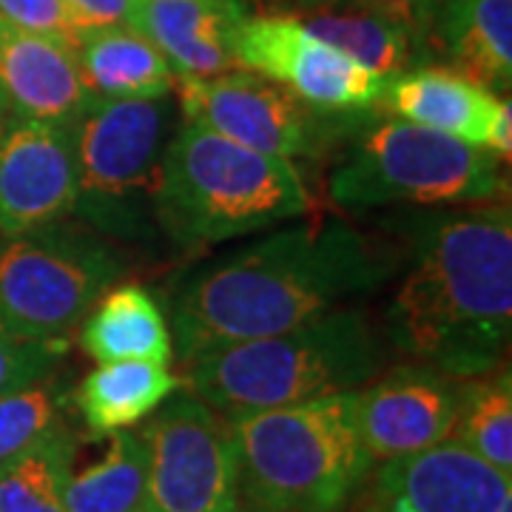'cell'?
<instances>
[{
	"mask_svg": "<svg viewBox=\"0 0 512 512\" xmlns=\"http://www.w3.org/2000/svg\"><path fill=\"white\" fill-rule=\"evenodd\" d=\"M80 348L94 362H157L174 356L171 330L157 299L140 285L109 288L80 322Z\"/></svg>",
	"mask_w": 512,
	"mask_h": 512,
	"instance_id": "cell-20",
	"label": "cell"
},
{
	"mask_svg": "<svg viewBox=\"0 0 512 512\" xmlns=\"http://www.w3.org/2000/svg\"><path fill=\"white\" fill-rule=\"evenodd\" d=\"M464 379L410 362L356 390V427L376 461L413 456L453 436Z\"/></svg>",
	"mask_w": 512,
	"mask_h": 512,
	"instance_id": "cell-13",
	"label": "cell"
},
{
	"mask_svg": "<svg viewBox=\"0 0 512 512\" xmlns=\"http://www.w3.org/2000/svg\"><path fill=\"white\" fill-rule=\"evenodd\" d=\"M407 271L384 308V339L413 362L476 379L512 336L510 202L439 205L404 220Z\"/></svg>",
	"mask_w": 512,
	"mask_h": 512,
	"instance_id": "cell-2",
	"label": "cell"
},
{
	"mask_svg": "<svg viewBox=\"0 0 512 512\" xmlns=\"http://www.w3.org/2000/svg\"><path fill=\"white\" fill-rule=\"evenodd\" d=\"M237 512H265V510H254V507H248V510H239L237 507Z\"/></svg>",
	"mask_w": 512,
	"mask_h": 512,
	"instance_id": "cell-33",
	"label": "cell"
},
{
	"mask_svg": "<svg viewBox=\"0 0 512 512\" xmlns=\"http://www.w3.org/2000/svg\"><path fill=\"white\" fill-rule=\"evenodd\" d=\"M140 433L148 447L143 512H237L239 456L225 416L194 393H171Z\"/></svg>",
	"mask_w": 512,
	"mask_h": 512,
	"instance_id": "cell-9",
	"label": "cell"
},
{
	"mask_svg": "<svg viewBox=\"0 0 512 512\" xmlns=\"http://www.w3.org/2000/svg\"><path fill=\"white\" fill-rule=\"evenodd\" d=\"M399 271L402 251L387 239L345 220L299 222L188 271L171 296V345L191 365L348 308Z\"/></svg>",
	"mask_w": 512,
	"mask_h": 512,
	"instance_id": "cell-1",
	"label": "cell"
},
{
	"mask_svg": "<svg viewBox=\"0 0 512 512\" xmlns=\"http://www.w3.org/2000/svg\"><path fill=\"white\" fill-rule=\"evenodd\" d=\"M63 393L52 379L0 396V464L63 424Z\"/></svg>",
	"mask_w": 512,
	"mask_h": 512,
	"instance_id": "cell-26",
	"label": "cell"
},
{
	"mask_svg": "<svg viewBox=\"0 0 512 512\" xmlns=\"http://www.w3.org/2000/svg\"><path fill=\"white\" fill-rule=\"evenodd\" d=\"M436 3L439 0H285V6L296 15L322 12V9H350V12H376V15L404 20L407 26H413L419 32L421 43H424ZM424 52H427V46H424Z\"/></svg>",
	"mask_w": 512,
	"mask_h": 512,
	"instance_id": "cell-29",
	"label": "cell"
},
{
	"mask_svg": "<svg viewBox=\"0 0 512 512\" xmlns=\"http://www.w3.org/2000/svg\"><path fill=\"white\" fill-rule=\"evenodd\" d=\"M311 211L291 160L180 123L163 154L154 222L171 242L197 251L268 231Z\"/></svg>",
	"mask_w": 512,
	"mask_h": 512,
	"instance_id": "cell-4",
	"label": "cell"
},
{
	"mask_svg": "<svg viewBox=\"0 0 512 512\" xmlns=\"http://www.w3.org/2000/svg\"><path fill=\"white\" fill-rule=\"evenodd\" d=\"M424 46L427 63L441 60L487 92H510L512 0H439Z\"/></svg>",
	"mask_w": 512,
	"mask_h": 512,
	"instance_id": "cell-17",
	"label": "cell"
},
{
	"mask_svg": "<svg viewBox=\"0 0 512 512\" xmlns=\"http://www.w3.org/2000/svg\"><path fill=\"white\" fill-rule=\"evenodd\" d=\"M484 148L495 154L498 160H510L512 154V106L510 100H498V109L493 114V123L487 128V143Z\"/></svg>",
	"mask_w": 512,
	"mask_h": 512,
	"instance_id": "cell-30",
	"label": "cell"
},
{
	"mask_svg": "<svg viewBox=\"0 0 512 512\" xmlns=\"http://www.w3.org/2000/svg\"><path fill=\"white\" fill-rule=\"evenodd\" d=\"M0 20L37 32V35L63 40L66 46H77L80 35L92 26L83 20L66 0H0Z\"/></svg>",
	"mask_w": 512,
	"mask_h": 512,
	"instance_id": "cell-28",
	"label": "cell"
},
{
	"mask_svg": "<svg viewBox=\"0 0 512 512\" xmlns=\"http://www.w3.org/2000/svg\"><path fill=\"white\" fill-rule=\"evenodd\" d=\"M148 481V447L143 433H111L106 456L69 478L66 512H143Z\"/></svg>",
	"mask_w": 512,
	"mask_h": 512,
	"instance_id": "cell-23",
	"label": "cell"
},
{
	"mask_svg": "<svg viewBox=\"0 0 512 512\" xmlns=\"http://www.w3.org/2000/svg\"><path fill=\"white\" fill-rule=\"evenodd\" d=\"M63 353V345L23 339L0 319V396L49 379Z\"/></svg>",
	"mask_w": 512,
	"mask_h": 512,
	"instance_id": "cell-27",
	"label": "cell"
},
{
	"mask_svg": "<svg viewBox=\"0 0 512 512\" xmlns=\"http://www.w3.org/2000/svg\"><path fill=\"white\" fill-rule=\"evenodd\" d=\"M350 512H498L512 495V476L447 439L413 456L379 461Z\"/></svg>",
	"mask_w": 512,
	"mask_h": 512,
	"instance_id": "cell-12",
	"label": "cell"
},
{
	"mask_svg": "<svg viewBox=\"0 0 512 512\" xmlns=\"http://www.w3.org/2000/svg\"><path fill=\"white\" fill-rule=\"evenodd\" d=\"M387 339L362 308H333L274 336L185 365L183 384L225 419L359 390L384 367Z\"/></svg>",
	"mask_w": 512,
	"mask_h": 512,
	"instance_id": "cell-3",
	"label": "cell"
},
{
	"mask_svg": "<svg viewBox=\"0 0 512 512\" xmlns=\"http://www.w3.org/2000/svg\"><path fill=\"white\" fill-rule=\"evenodd\" d=\"M12 117V109H9V103H6V94L0 89V128L6 126V120Z\"/></svg>",
	"mask_w": 512,
	"mask_h": 512,
	"instance_id": "cell-32",
	"label": "cell"
},
{
	"mask_svg": "<svg viewBox=\"0 0 512 512\" xmlns=\"http://www.w3.org/2000/svg\"><path fill=\"white\" fill-rule=\"evenodd\" d=\"M183 379L157 362H109L92 370L74 393L77 410L94 439L148 419L180 390Z\"/></svg>",
	"mask_w": 512,
	"mask_h": 512,
	"instance_id": "cell-21",
	"label": "cell"
},
{
	"mask_svg": "<svg viewBox=\"0 0 512 512\" xmlns=\"http://www.w3.org/2000/svg\"><path fill=\"white\" fill-rule=\"evenodd\" d=\"M74 60L94 97L151 100L177 89L168 60L128 23L89 26L74 46Z\"/></svg>",
	"mask_w": 512,
	"mask_h": 512,
	"instance_id": "cell-19",
	"label": "cell"
},
{
	"mask_svg": "<svg viewBox=\"0 0 512 512\" xmlns=\"http://www.w3.org/2000/svg\"><path fill=\"white\" fill-rule=\"evenodd\" d=\"M177 89V103L188 123L285 160L319 157L325 148L336 146L356 120V114L311 109L279 83L248 69L214 77H177Z\"/></svg>",
	"mask_w": 512,
	"mask_h": 512,
	"instance_id": "cell-10",
	"label": "cell"
},
{
	"mask_svg": "<svg viewBox=\"0 0 512 512\" xmlns=\"http://www.w3.org/2000/svg\"><path fill=\"white\" fill-rule=\"evenodd\" d=\"M367 111L342 134L328 174V200L342 211L390 205H473L498 200L507 188L501 160L487 148L399 117L367 120Z\"/></svg>",
	"mask_w": 512,
	"mask_h": 512,
	"instance_id": "cell-6",
	"label": "cell"
},
{
	"mask_svg": "<svg viewBox=\"0 0 512 512\" xmlns=\"http://www.w3.org/2000/svg\"><path fill=\"white\" fill-rule=\"evenodd\" d=\"M180 103L165 97H97L72 126L77 205L89 228L114 237H140L151 228L163 154L177 131ZM157 225V222H154Z\"/></svg>",
	"mask_w": 512,
	"mask_h": 512,
	"instance_id": "cell-7",
	"label": "cell"
},
{
	"mask_svg": "<svg viewBox=\"0 0 512 512\" xmlns=\"http://www.w3.org/2000/svg\"><path fill=\"white\" fill-rule=\"evenodd\" d=\"M453 436L498 473L512 476V376L507 367L464 379Z\"/></svg>",
	"mask_w": 512,
	"mask_h": 512,
	"instance_id": "cell-25",
	"label": "cell"
},
{
	"mask_svg": "<svg viewBox=\"0 0 512 512\" xmlns=\"http://www.w3.org/2000/svg\"><path fill=\"white\" fill-rule=\"evenodd\" d=\"M72 430L57 424L52 433L0 464V512H66L63 493L74 467Z\"/></svg>",
	"mask_w": 512,
	"mask_h": 512,
	"instance_id": "cell-24",
	"label": "cell"
},
{
	"mask_svg": "<svg viewBox=\"0 0 512 512\" xmlns=\"http://www.w3.org/2000/svg\"><path fill=\"white\" fill-rule=\"evenodd\" d=\"M239 495L265 512H345L373 470L356 390L234 416Z\"/></svg>",
	"mask_w": 512,
	"mask_h": 512,
	"instance_id": "cell-5",
	"label": "cell"
},
{
	"mask_svg": "<svg viewBox=\"0 0 512 512\" xmlns=\"http://www.w3.org/2000/svg\"><path fill=\"white\" fill-rule=\"evenodd\" d=\"M77 205L72 128L12 114L0 128V234L63 220Z\"/></svg>",
	"mask_w": 512,
	"mask_h": 512,
	"instance_id": "cell-14",
	"label": "cell"
},
{
	"mask_svg": "<svg viewBox=\"0 0 512 512\" xmlns=\"http://www.w3.org/2000/svg\"><path fill=\"white\" fill-rule=\"evenodd\" d=\"M498 100V94L487 92L464 74L427 63L384 77L376 109H384L413 126L447 134L467 146L484 148Z\"/></svg>",
	"mask_w": 512,
	"mask_h": 512,
	"instance_id": "cell-18",
	"label": "cell"
},
{
	"mask_svg": "<svg viewBox=\"0 0 512 512\" xmlns=\"http://www.w3.org/2000/svg\"><path fill=\"white\" fill-rule=\"evenodd\" d=\"M126 271V254L89 225L57 220L3 234L0 319L23 339L66 348L72 330Z\"/></svg>",
	"mask_w": 512,
	"mask_h": 512,
	"instance_id": "cell-8",
	"label": "cell"
},
{
	"mask_svg": "<svg viewBox=\"0 0 512 512\" xmlns=\"http://www.w3.org/2000/svg\"><path fill=\"white\" fill-rule=\"evenodd\" d=\"M291 18L299 20L311 35L382 77L427 66V52L419 32L404 20L376 15V12H350V9L302 12Z\"/></svg>",
	"mask_w": 512,
	"mask_h": 512,
	"instance_id": "cell-22",
	"label": "cell"
},
{
	"mask_svg": "<svg viewBox=\"0 0 512 512\" xmlns=\"http://www.w3.org/2000/svg\"><path fill=\"white\" fill-rule=\"evenodd\" d=\"M74 12L92 26L97 23H126L131 0H66Z\"/></svg>",
	"mask_w": 512,
	"mask_h": 512,
	"instance_id": "cell-31",
	"label": "cell"
},
{
	"mask_svg": "<svg viewBox=\"0 0 512 512\" xmlns=\"http://www.w3.org/2000/svg\"><path fill=\"white\" fill-rule=\"evenodd\" d=\"M237 66L262 74L322 114H362L379 106L382 74L370 72L291 15L248 18L239 29Z\"/></svg>",
	"mask_w": 512,
	"mask_h": 512,
	"instance_id": "cell-11",
	"label": "cell"
},
{
	"mask_svg": "<svg viewBox=\"0 0 512 512\" xmlns=\"http://www.w3.org/2000/svg\"><path fill=\"white\" fill-rule=\"evenodd\" d=\"M0 89L12 114L72 128L92 106V89L63 40L0 20Z\"/></svg>",
	"mask_w": 512,
	"mask_h": 512,
	"instance_id": "cell-16",
	"label": "cell"
},
{
	"mask_svg": "<svg viewBox=\"0 0 512 512\" xmlns=\"http://www.w3.org/2000/svg\"><path fill=\"white\" fill-rule=\"evenodd\" d=\"M248 20L242 0H131L126 23L148 37L177 77L234 72Z\"/></svg>",
	"mask_w": 512,
	"mask_h": 512,
	"instance_id": "cell-15",
	"label": "cell"
}]
</instances>
